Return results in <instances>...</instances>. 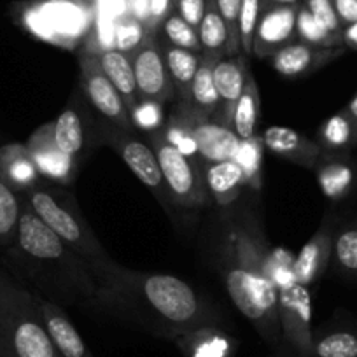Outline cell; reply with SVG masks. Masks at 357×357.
Returning <instances> with one entry per match:
<instances>
[{"label":"cell","mask_w":357,"mask_h":357,"mask_svg":"<svg viewBox=\"0 0 357 357\" xmlns=\"http://www.w3.org/2000/svg\"><path fill=\"white\" fill-rule=\"evenodd\" d=\"M333 233L335 228L331 219L326 218L321 228L294 256V275L298 284L310 289V286L317 284L324 277L326 270L331 264Z\"/></svg>","instance_id":"cell-17"},{"label":"cell","mask_w":357,"mask_h":357,"mask_svg":"<svg viewBox=\"0 0 357 357\" xmlns=\"http://www.w3.org/2000/svg\"><path fill=\"white\" fill-rule=\"evenodd\" d=\"M193 130L202 167L208 163H218V161L233 160L240 139L233 132L231 126L222 125L212 118H198L195 114Z\"/></svg>","instance_id":"cell-20"},{"label":"cell","mask_w":357,"mask_h":357,"mask_svg":"<svg viewBox=\"0 0 357 357\" xmlns=\"http://www.w3.org/2000/svg\"><path fill=\"white\" fill-rule=\"evenodd\" d=\"M40 174L25 144H8L0 147V181L18 193L40 183Z\"/></svg>","instance_id":"cell-23"},{"label":"cell","mask_w":357,"mask_h":357,"mask_svg":"<svg viewBox=\"0 0 357 357\" xmlns=\"http://www.w3.org/2000/svg\"><path fill=\"white\" fill-rule=\"evenodd\" d=\"M198 39L202 44V54H214V56L228 54V29L215 9L214 0L207 2V11L198 26Z\"/></svg>","instance_id":"cell-33"},{"label":"cell","mask_w":357,"mask_h":357,"mask_svg":"<svg viewBox=\"0 0 357 357\" xmlns=\"http://www.w3.org/2000/svg\"><path fill=\"white\" fill-rule=\"evenodd\" d=\"M128 15L139 20L144 25H149V0H126Z\"/></svg>","instance_id":"cell-46"},{"label":"cell","mask_w":357,"mask_h":357,"mask_svg":"<svg viewBox=\"0 0 357 357\" xmlns=\"http://www.w3.org/2000/svg\"><path fill=\"white\" fill-rule=\"evenodd\" d=\"M193 123V109H191V105L188 104L186 100H181L178 104L174 105L172 112L168 114L167 121H165L163 128H161V133H163L165 140H167L172 147H175L178 153H183L184 156L197 161V163L200 165Z\"/></svg>","instance_id":"cell-26"},{"label":"cell","mask_w":357,"mask_h":357,"mask_svg":"<svg viewBox=\"0 0 357 357\" xmlns=\"http://www.w3.org/2000/svg\"><path fill=\"white\" fill-rule=\"evenodd\" d=\"M296 37L301 43L312 44L317 47H340L343 40L340 36L329 32L312 16L305 6H300L296 13Z\"/></svg>","instance_id":"cell-36"},{"label":"cell","mask_w":357,"mask_h":357,"mask_svg":"<svg viewBox=\"0 0 357 357\" xmlns=\"http://www.w3.org/2000/svg\"><path fill=\"white\" fill-rule=\"evenodd\" d=\"M345 46L317 47L301 40H293L287 46L280 47L270 58V61L272 67L284 77H300L333 63L345 54Z\"/></svg>","instance_id":"cell-14"},{"label":"cell","mask_w":357,"mask_h":357,"mask_svg":"<svg viewBox=\"0 0 357 357\" xmlns=\"http://www.w3.org/2000/svg\"><path fill=\"white\" fill-rule=\"evenodd\" d=\"M139 98L167 102L174 97L175 89L168 75L163 51L156 36L149 33L142 46L132 54Z\"/></svg>","instance_id":"cell-11"},{"label":"cell","mask_w":357,"mask_h":357,"mask_svg":"<svg viewBox=\"0 0 357 357\" xmlns=\"http://www.w3.org/2000/svg\"><path fill=\"white\" fill-rule=\"evenodd\" d=\"M296 6H272L259 16L254 33L252 54L272 58L280 47L296 39Z\"/></svg>","instance_id":"cell-13"},{"label":"cell","mask_w":357,"mask_h":357,"mask_svg":"<svg viewBox=\"0 0 357 357\" xmlns=\"http://www.w3.org/2000/svg\"><path fill=\"white\" fill-rule=\"evenodd\" d=\"M172 342L184 357H235L236 342L221 326H204L175 336Z\"/></svg>","instance_id":"cell-21"},{"label":"cell","mask_w":357,"mask_h":357,"mask_svg":"<svg viewBox=\"0 0 357 357\" xmlns=\"http://www.w3.org/2000/svg\"><path fill=\"white\" fill-rule=\"evenodd\" d=\"M342 40H343V46L349 47V50L357 51V22L343 26Z\"/></svg>","instance_id":"cell-47"},{"label":"cell","mask_w":357,"mask_h":357,"mask_svg":"<svg viewBox=\"0 0 357 357\" xmlns=\"http://www.w3.org/2000/svg\"><path fill=\"white\" fill-rule=\"evenodd\" d=\"M202 174H204L208 195L218 207L233 205L245 190L242 168L236 165L235 160L204 165Z\"/></svg>","instance_id":"cell-22"},{"label":"cell","mask_w":357,"mask_h":357,"mask_svg":"<svg viewBox=\"0 0 357 357\" xmlns=\"http://www.w3.org/2000/svg\"><path fill=\"white\" fill-rule=\"evenodd\" d=\"M263 156L264 146L261 137L240 140L236 153L233 160L236 161L243 174V184L247 190H252L259 193L263 188Z\"/></svg>","instance_id":"cell-32"},{"label":"cell","mask_w":357,"mask_h":357,"mask_svg":"<svg viewBox=\"0 0 357 357\" xmlns=\"http://www.w3.org/2000/svg\"><path fill=\"white\" fill-rule=\"evenodd\" d=\"M331 263L338 273L357 279V222H345L335 229Z\"/></svg>","instance_id":"cell-31"},{"label":"cell","mask_w":357,"mask_h":357,"mask_svg":"<svg viewBox=\"0 0 357 357\" xmlns=\"http://www.w3.org/2000/svg\"><path fill=\"white\" fill-rule=\"evenodd\" d=\"M23 202L18 191L0 181V247H11L18 233Z\"/></svg>","instance_id":"cell-34"},{"label":"cell","mask_w":357,"mask_h":357,"mask_svg":"<svg viewBox=\"0 0 357 357\" xmlns=\"http://www.w3.org/2000/svg\"><path fill=\"white\" fill-rule=\"evenodd\" d=\"M130 121L133 128L144 133H154L163 128L165 125V109L163 102L140 98L132 109H130Z\"/></svg>","instance_id":"cell-38"},{"label":"cell","mask_w":357,"mask_h":357,"mask_svg":"<svg viewBox=\"0 0 357 357\" xmlns=\"http://www.w3.org/2000/svg\"><path fill=\"white\" fill-rule=\"evenodd\" d=\"M26 149L39 170L40 177L60 186H70L74 183L81 165L60 151L54 142L53 121L44 123L26 140Z\"/></svg>","instance_id":"cell-12"},{"label":"cell","mask_w":357,"mask_h":357,"mask_svg":"<svg viewBox=\"0 0 357 357\" xmlns=\"http://www.w3.org/2000/svg\"><path fill=\"white\" fill-rule=\"evenodd\" d=\"M37 9L58 46L74 47L93 32L95 0H46Z\"/></svg>","instance_id":"cell-10"},{"label":"cell","mask_w":357,"mask_h":357,"mask_svg":"<svg viewBox=\"0 0 357 357\" xmlns=\"http://www.w3.org/2000/svg\"><path fill=\"white\" fill-rule=\"evenodd\" d=\"M343 111H345L347 114H349L350 118H352V121L357 125V93L354 95L352 100H350L349 104H347L345 107H343Z\"/></svg>","instance_id":"cell-48"},{"label":"cell","mask_w":357,"mask_h":357,"mask_svg":"<svg viewBox=\"0 0 357 357\" xmlns=\"http://www.w3.org/2000/svg\"><path fill=\"white\" fill-rule=\"evenodd\" d=\"M105 142H109L118 151L121 160L133 172V175L170 212L174 202H172L167 184H165L156 151L153 149L149 140L140 139L139 135H135V132H119V130L109 128L105 133Z\"/></svg>","instance_id":"cell-8"},{"label":"cell","mask_w":357,"mask_h":357,"mask_svg":"<svg viewBox=\"0 0 357 357\" xmlns=\"http://www.w3.org/2000/svg\"><path fill=\"white\" fill-rule=\"evenodd\" d=\"M161 33L165 40L183 50L195 51L202 54V44L198 39V30L193 29L190 23L184 22L177 13H172L163 23H161Z\"/></svg>","instance_id":"cell-37"},{"label":"cell","mask_w":357,"mask_h":357,"mask_svg":"<svg viewBox=\"0 0 357 357\" xmlns=\"http://www.w3.org/2000/svg\"><path fill=\"white\" fill-rule=\"evenodd\" d=\"M303 6L312 13V16H314L324 29H328L329 32L335 33V36L342 37L343 26L335 11L333 0H305Z\"/></svg>","instance_id":"cell-42"},{"label":"cell","mask_w":357,"mask_h":357,"mask_svg":"<svg viewBox=\"0 0 357 357\" xmlns=\"http://www.w3.org/2000/svg\"><path fill=\"white\" fill-rule=\"evenodd\" d=\"M149 36V30L139 20L132 16H125L119 22H116L114 30V50L121 51L132 56L137 50L144 44V40Z\"/></svg>","instance_id":"cell-39"},{"label":"cell","mask_w":357,"mask_h":357,"mask_svg":"<svg viewBox=\"0 0 357 357\" xmlns=\"http://www.w3.org/2000/svg\"><path fill=\"white\" fill-rule=\"evenodd\" d=\"M160 46L163 51L165 63H167V70L174 89L178 93L181 100H186L188 95H190L191 82H193L198 67H200L202 54L177 47L167 40H161Z\"/></svg>","instance_id":"cell-28"},{"label":"cell","mask_w":357,"mask_h":357,"mask_svg":"<svg viewBox=\"0 0 357 357\" xmlns=\"http://www.w3.org/2000/svg\"><path fill=\"white\" fill-rule=\"evenodd\" d=\"M215 9L221 15L226 29H228L229 43L228 54L226 56H235L240 54V37H238V15L242 0H214Z\"/></svg>","instance_id":"cell-41"},{"label":"cell","mask_w":357,"mask_h":357,"mask_svg":"<svg viewBox=\"0 0 357 357\" xmlns=\"http://www.w3.org/2000/svg\"><path fill=\"white\" fill-rule=\"evenodd\" d=\"M98 58L102 70L107 75L109 81L116 88L119 95H121L123 102H125L126 109L133 107L139 98V91H137V81H135V72H133L132 56L126 53H121L118 50H105L102 53L95 54Z\"/></svg>","instance_id":"cell-25"},{"label":"cell","mask_w":357,"mask_h":357,"mask_svg":"<svg viewBox=\"0 0 357 357\" xmlns=\"http://www.w3.org/2000/svg\"><path fill=\"white\" fill-rule=\"evenodd\" d=\"M261 16V0H242L238 15V37L240 50L243 56L252 54L254 33H256L257 22Z\"/></svg>","instance_id":"cell-40"},{"label":"cell","mask_w":357,"mask_h":357,"mask_svg":"<svg viewBox=\"0 0 357 357\" xmlns=\"http://www.w3.org/2000/svg\"><path fill=\"white\" fill-rule=\"evenodd\" d=\"M275 6H296L298 0H270Z\"/></svg>","instance_id":"cell-49"},{"label":"cell","mask_w":357,"mask_h":357,"mask_svg":"<svg viewBox=\"0 0 357 357\" xmlns=\"http://www.w3.org/2000/svg\"><path fill=\"white\" fill-rule=\"evenodd\" d=\"M312 172L329 202L345 200L357 188V161L350 153H322Z\"/></svg>","instance_id":"cell-15"},{"label":"cell","mask_w":357,"mask_h":357,"mask_svg":"<svg viewBox=\"0 0 357 357\" xmlns=\"http://www.w3.org/2000/svg\"><path fill=\"white\" fill-rule=\"evenodd\" d=\"M261 140H263L264 149L272 154L308 170H314L315 163L322 154V149L315 140L287 126H268L261 135Z\"/></svg>","instance_id":"cell-18"},{"label":"cell","mask_w":357,"mask_h":357,"mask_svg":"<svg viewBox=\"0 0 357 357\" xmlns=\"http://www.w3.org/2000/svg\"><path fill=\"white\" fill-rule=\"evenodd\" d=\"M312 357H357V331L333 329L314 335Z\"/></svg>","instance_id":"cell-35"},{"label":"cell","mask_w":357,"mask_h":357,"mask_svg":"<svg viewBox=\"0 0 357 357\" xmlns=\"http://www.w3.org/2000/svg\"><path fill=\"white\" fill-rule=\"evenodd\" d=\"M243 190L229 207H218L205 233V252L236 310L270 345L282 342L277 289L270 277L272 249L257 191Z\"/></svg>","instance_id":"cell-1"},{"label":"cell","mask_w":357,"mask_h":357,"mask_svg":"<svg viewBox=\"0 0 357 357\" xmlns=\"http://www.w3.org/2000/svg\"><path fill=\"white\" fill-rule=\"evenodd\" d=\"M102 289L105 310L135 319L168 340L204 326H221L222 321L190 284L168 273L135 272L114 263Z\"/></svg>","instance_id":"cell-2"},{"label":"cell","mask_w":357,"mask_h":357,"mask_svg":"<svg viewBox=\"0 0 357 357\" xmlns=\"http://www.w3.org/2000/svg\"><path fill=\"white\" fill-rule=\"evenodd\" d=\"M81 84L89 105L102 118L107 128L119 132H135L130 112L123 102L121 95L116 91L112 82L102 70L98 58L95 54L82 53L81 60Z\"/></svg>","instance_id":"cell-9"},{"label":"cell","mask_w":357,"mask_h":357,"mask_svg":"<svg viewBox=\"0 0 357 357\" xmlns=\"http://www.w3.org/2000/svg\"><path fill=\"white\" fill-rule=\"evenodd\" d=\"M37 303H39L40 315L46 324L47 333H50L51 340H53L54 347L58 349L61 357H95L93 354L89 352L86 347L84 340H82L81 333L75 329L72 324L70 317L67 315L63 307L53 303V301L46 300V298L39 296L37 293Z\"/></svg>","instance_id":"cell-19"},{"label":"cell","mask_w":357,"mask_h":357,"mask_svg":"<svg viewBox=\"0 0 357 357\" xmlns=\"http://www.w3.org/2000/svg\"><path fill=\"white\" fill-rule=\"evenodd\" d=\"M270 277L277 289L282 342H286L298 357H312L314 331H312L310 289L296 282L294 254L289 252L286 247L272 249Z\"/></svg>","instance_id":"cell-6"},{"label":"cell","mask_w":357,"mask_h":357,"mask_svg":"<svg viewBox=\"0 0 357 357\" xmlns=\"http://www.w3.org/2000/svg\"><path fill=\"white\" fill-rule=\"evenodd\" d=\"M218 58L214 54H202L200 67L191 82L186 102L198 118H214L215 112L219 111V95L212 75V67Z\"/></svg>","instance_id":"cell-27"},{"label":"cell","mask_w":357,"mask_h":357,"mask_svg":"<svg viewBox=\"0 0 357 357\" xmlns=\"http://www.w3.org/2000/svg\"><path fill=\"white\" fill-rule=\"evenodd\" d=\"M20 197L47 228L53 229L75 254L93 268L102 286L109 268L116 261L109 256L100 240L91 231L74 195L60 184L39 183L20 193Z\"/></svg>","instance_id":"cell-4"},{"label":"cell","mask_w":357,"mask_h":357,"mask_svg":"<svg viewBox=\"0 0 357 357\" xmlns=\"http://www.w3.org/2000/svg\"><path fill=\"white\" fill-rule=\"evenodd\" d=\"M333 6L342 26L357 22V0H333Z\"/></svg>","instance_id":"cell-45"},{"label":"cell","mask_w":357,"mask_h":357,"mask_svg":"<svg viewBox=\"0 0 357 357\" xmlns=\"http://www.w3.org/2000/svg\"><path fill=\"white\" fill-rule=\"evenodd\" d=\"M54 142L67 156L82 163V158L88 153V119L82 111L75 107H65L53 121Z\"/></svg>","instance_id":"cell-24"},{"label":"cell","mask_w":357,"mask_h":357,"mask_svg":"<svg viewBox=\"0 0 357 357\" xmlns=\"http://www.w3.org/2000/svg\"><path fill=\"white\" fill-rule=\"evenodd\" d=\"M0 357H61L32 289L0 272Z\"/></svg>","instance_id":"cell-5"},{"label":"cell","mask_w":357,"mask_h":357,"mask_svg":"<svg viewBox=\"0 0 357 357\" xmlns=\"http://www.w3.org/2000/svg\"><path fill=\"white\" fill-rule=\"evenodd\" d=\"M247 61L243 54L235 56H219L212 67L215 88L219 95V111L212 119L222 123V125L231 126L233 109L238 102L240 95L243 91V86L247 81Z\"/></svg>","instance_id":"cell-16"},{"label":"cell","mask_w":357,"mask_h":357,"mask_svg":"<svg viewBox=\"0 0 357 357\" xmlns=\"http://www.w3.org/2000/svg\"><path fill=\"white\" fill-rule=\"evenodd\" d=\"M147 140L156 151L165 184L170 193L174 207L181 208H205L211 205L212 198L205 186L202 167L190 160L183 153L165 140L161 130L149 133Z\"/></svg>","instance_id":"cell-7"},{"label":"cell","mask_w":357,"mask_h":357,"mask_svg":"<svg viewBox=\"0 0 357 357\" xmlns=\"http://www.w3.org/2000/svg\"><path fill=\"white\" fill-rule=\"evenodd\" d=\"M315 142L319 144L322 153H350L357 147V125L342 109L322 123Z\"/></svg>","instance_id":"cell-29"},{"label":"cell","mask_w":357,"mask_h":357,"mask_svg":"<svg viewBox=\"0 0 357 357\" xmlns=\"http://www.w3.org/2000/svg\"><path fill=\"white\" fill-rule=\"evenodd\" d=\"M208 0H175V11L186 23L198 30L205 11H207Z\"/></svg>","instance_id":"cell-43"},{"label":"cell","mask_w":357,"mask_h":357,"mask_svg":"<svg viewBox=\"0 0 357 357\" xmlns=\"http://www.w3.org/2000/svg\"><path fill=\"white\" fill-rule=\"evenodd\" d=\"M11 249L33 293L60 307L86 305L105 310V293L93 268L47 228L25 202Z\"/></svg>","instance_id":"cell-3"},{"label":"cell","mask_w":357,"mask_h":357,"mask_svg":"<svg viewBox=\"0 0 357 357\" xmlns=\"http://www.w3.org/2000/svg\"><path fill=\"white\" fill-rule=\"evenodd\" d=\"M261 112V97L257 82L254 79L252 70L247 72V81L243 91L233 109L231 128L240 140L252 139L257 135V123H259Z\"/></svg>","instance_id":"cell-30"},{"label":"cell","mask_w":357,"mask_h":357,"mask_svg":"<svg viewBox=\"0 0 357 357\" xmlns=\"http://www.w3.org/2000/svg\"><path fill=\"white\" fill-rule=\"evenodd\" d=\"M172 6H175V0H149V33L156 32L158 26L172 15Z\"/></svg>","instance_id":"cell-44"}]
</instances>
